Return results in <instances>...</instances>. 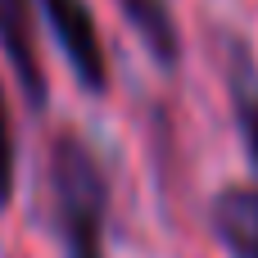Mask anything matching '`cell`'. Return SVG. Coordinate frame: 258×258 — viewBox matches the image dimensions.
I'll return each mask as SVG.
<instances>
[{
    "label": "cell",
    "mask_w": 258,
    "mask_h": 258,
    "mask_svg": "<svg viewBox=\"0 0 258 258\" xmlns=\"http://www.w3.org/2000/svg\"><path fill=\"white\" fill-rule=\"evenodd\" d=\"M50 204L54 227L68 258H104V209L109 181L100 159L82 145V136H59L50 150Z\"/></svg>",
    "instance_id": "1"
},
{
    "label": "cell",
    "mask_w": 258,
    "mask_h": 258,
    "mask_svg": "<svg viewBox=\"0 0 258 258\" xmlns=\"http://www.w3.org/2000/svg\"><path fill=\"white\" fill-rule=\"evenodd\" d=\"M41 14L59 41V50L68 54L77 82L86 91H104L109 86V63H104V45H100V27L86 0H41Z\"/></svg>",
    "instance_id": "2"
},
{
    "label": "cell",
    "mask_w": 258,
    "mask_h": 258,
    "mask_svg": "<svg viewBox=\"0 0 258 258\" xmlns=\"http://www.w3.org/2000/svg\"><path fill=\"white\" fill-rule=\"evenodd\" d=\"M0 45L5 59L32 104L45 100V73L36 54V23H32V0H0Z\"/></svg>",
    "instance_id": "3"
},
{
    "label": "cell",
    "mask_w": 258,
    "mask_h": 258,
    "mask_svg": "<svg viewBox=\"0 0 258 258\" xmlns=\"http://www.w3.org/2000/svg\"><path fill=\"white\" fill-rule=\"evenodd\" d=\"M213 231L236 258H258V186H227L213 200Z\"/></svg>",
    "instance_id": "4"
},
{
    "label": "cell",
    "mask_w": 258,
    "mask_h": 258,
    "mask_svg": "<svg viewBox=\"0 0 258 258\" xmlns=\"http://www.w3.org/2000/svg\"><path fill=\"white\" fill-rule=\"evenodd\" d=\"M227 91H231V104H236V122H240L249 163H254V172H258V68H254V59H249V50L240 41H231Z\"/></svg>",
    "instance_id": "5"
},
{
    "label": "cell",
    "mask_w": 258,
    "mask_h": 258,
    "mask_svg": "<svg viewBox=\"0 0 258 258\" xmlns=\"http://www.w3.org/2000/svg\"><path fill=\"white\" fill-rule=\"evenodd\" d=\"M118 5H122L127 23L141 32V41L150 45V54L172 68L181 59V36H177V18H172L168 0H118Z\"/></svg>",
    "instance_id": "6"
},
{
    "label": "cell",
    "mask_w": 258,
    "mask_h": 258,
    "mask_svg": "<svg viewBox=\"0 0 258 258\" xmlns=\"http://www.w3.org/2000/svg\"><path fill=\"white\" fill-rule=\"evenodd\" d=\"M14 163H18V154H14V122H9V104H5V86H0V209L14 195Z\"/></svg>",
    "instance_id": "7"
}]
</instances>
